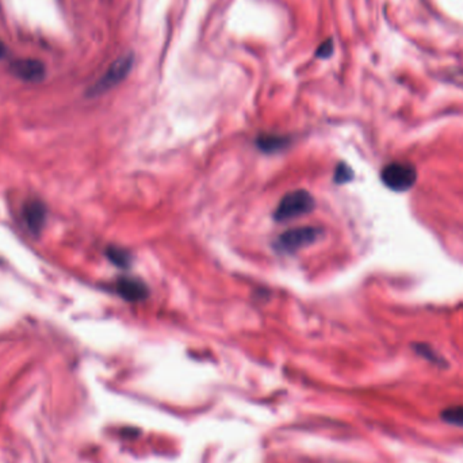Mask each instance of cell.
<instances>
[{"label": "cell", "instance_id": "ba28073f", "mask_svg": "<svg viewBox=\"0 0 463 463\" xmlns=\"http://www.w3.org/2000/svg\"><path fill=\"white\" fill-rule=\"evenodd\" d=\"M288 143L286 138L280 137V136H261L258 138V145L259 148H261L263 151L266 152H274V151H278L280 148H283L285 145Z\"/></svg>", "mask_w": 463, "mask_h": 463}, {"label": "cell", "instance_id": "8992f818", "mask_svg": "<svg viewBox=\"0 0 463 463\" xmlns=\"http://www.w3.org/2000/svg\"><path fill=\"white\" fill-rule=\"evenodd\" d=\"M22 218L31 233L43 231L46 221V207L37 200H30L22 207Z\"/></svg>", "mask_w": 463, "mask_h": 463}, {"label": "cell", "instance_id": "8fae6325", "mask_svg": "<svg viewBox=\"0 0 463 463\" xmlns=\"http://www.w3.org/2000/svg\"><path fill=\"white\" fill-rule=\"evenodd\" d=\"M351 178H352V171L349 170L348 165H346V164H342V165L337 167L336 174H334V180H336L337 183H344V182H348Z\"/></svg>", "mask_w": 463, "mask_h": 463}, {"label": "cell", "instance_id": "7c38bea8", "mask_svg": "<svg viewBox=\"0 0 463 463\" xmlns=\"http://www.w3.org/2000/svg\"><path fill=\"white\" fill-rule=\"evenodd\" d=\"M332 40H327L325 43H322V44L320 45L319 49H317V52H316V55H317V58H329V56L332 55Z\"/></svg>", "mask_w": 463, "mask_h": 463}, {"label": "cell", "instance_id": "9c48e42d", "mask_svg": "<svg viewBox=\"0 0 463 463\" xmlns=\"http://www.w3.org/2000/svg\"><path fill=\"white\" fill-rule=\"evenodd\" d=\"M442 420L450 425L463 427V405L450 406L446 408L442 415Z\"/></svg>", "mask_w": 463, "mask_h": 463}, {"label": "cell", "instance_id": "3957f363", "mask_svg": "<svg viewBox=\"0 0 463 463\" xmlns=\"http://www.w3.org/2000/svg\"><path fill=\"white\" fill-rule=\"evenodd\" d=\"M131 65H133L131 55H126L116 60L101 79L89 89V95L97 97L116 87V85H119L128 76V73L131 72Z\"/></svg>", "mask_w": 463, "mask_h": 463}, {"label": "cell", "instance_id": "5bb4252c", "mask_svg": "<svg viewBox=\"0 0 463 463\" xmlns=\"http://www.w3.org/2000/svg\"><path fill=\"white\" fill-rule=\"evenodd\" d=\"M4 53H6V46L0 41V58L4 56Z\"/></svg>", "mask_w": 463, "mask_h": 463}, {"label": "cell", "instance_id": "4fadbf2b", "mask_svg": "<svg viewBox=\"0 0 463 463\" xmlns=\"http://www.w3.org/2000/svg\"><path fill=\"white\" fill-rule=\"evenodd\" d=\"M419 352L421 354V355H423V356L428 358L430 361H432L434 363L439 362V358H436V355H435L434 352H432L430 348H425L424 346H420Z\"/></svg>", "mask_w": 463, "mask_h": 463}, {"label": "cell", "instance_id": "6da1fadb", "mask_svg": "<svg viewBox=\"0 0 463 463\" xmlns=\"http://www.w3.org/2000/svg\"><path fill=\"white\" fill-rule=\"evenodd\" d=\"M313 207H315L313 197L305 190H295L282 198V201L276 207L274 217L279 222L290 221L293 218L301 217L304 214L310 213Z\"/></svg>", "mask_w": 463, "mask_h": 463}, {"label": "cell", "instance_id": "52a82bcc", "mask_svg": "<svg viewBox=\"0 0 463 463\" xmlns=\"http://www.w3.org/2000/svg\"><path fill=\"white\" fill-rule=\"evenodd\" d=\"M116 293L126 301L137 303L145 300L148 289L144 282L136 278H121L116 285Z\"/></svg>", "mask_w": 463, "mask_h": 463}, {"label": "cell", "instance_id": "5b68a950", "mask_svg": "<svg viewBox=\"0 0 463 463\" xmlns=\"http://www.w3.org/2000/svg\"><path fill=\"white\" fill-rule=\"evenodd\" d=\"M11 73L25 82H40L45 76V65L34 58L16 60L11 65Z\"/></svg>", "mask_w": 463, "mask_h": 463}, {"label": "cell", "instance_id": "277c9868", "mask_svg": "<svg viewBox=\"0 0 463 463\" xmlns=\"http://www.w3.org/2000/svg\"><path fill=\"white\" fill-rule=\"evenodd\" d=\"M319 229L313 227H303V228L291 229L279 237L278 246L286 252H295L304 246L315 243L319 239Z\"/></svg>", "mask_w": 463, "mask_h": 463}, {"label": "cell", "instance_id": "30bf717a", "mask_svg": "<svg viewBox=\"0 0 463 463\" xmlns=\"http://www.w3.org/2000/svg\"><path fill=\"white\" fill-rule=\"evenodd\" d=\"M107 256H109L110 261H113L116 266H119V267H128L129 263H131L129 254L125 252L124 249H119V248H109Z\"/></svg>", "mask_w": 463, "mask_h": 463}, {"label": "cell", "instance_id": "7a4b0ae2", "mask_svg": "<svg viewBox=\"0 0 463 463\" xmlns=\"http://www.w3.org/2000/svg\"><path fill=\"white\" fill-rule=\"evenodd\" d=\"M382 182L393 191H406L416 183L418 174L413 165L406 163H391L382 170Z\"/></svg>", "mask_w": 463, "mask_h": 463}]
</instances>
